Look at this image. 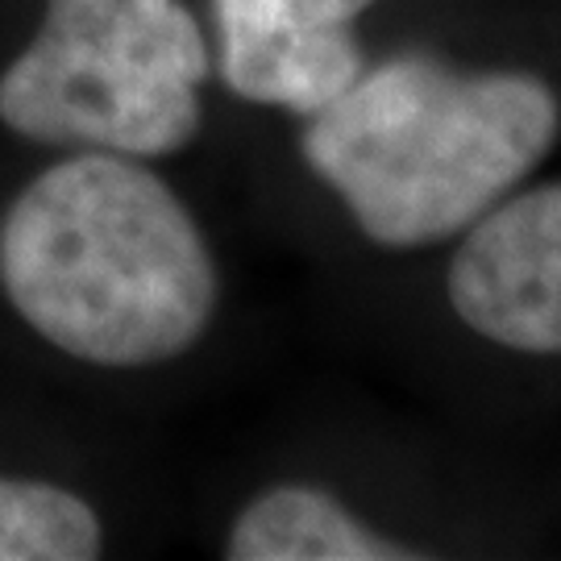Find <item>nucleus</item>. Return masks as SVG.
Returning a JSON list of instances; mask_svg holds the SVG:
<instances>
[{
    "label": "nucleus",
    "mask_w": 561,
    "mask_h": 561,
    "mask_svg": "<svg viewBox=\"0 0 561 561\" xmlns=\"http://www.w3.org/2000/svg\"><path fill=\"white\" fill-rule=\"evenodd\" d=\"M449 304L495 345L561 354V180L500 201L466 229Z\"/></svg>",
    "instance_id": "nucleus-4"
},
{
    "label": "nucleus",
    "mask_w": 561,
    "mask_h": 561,
    "mask_svg": "<svg viewBox=\"0 0 561 561\" xmlns=\"http://www.w3.org/2000/svg\"><path fill=\"white\" fill-rule=\"evenodd\" d=\"M204 76L208 46L180 0H46L0 76V121L50 146L175 154L201 129Z\"/></svg>",
    "instance_id": "nucleus-3"
},
{
    "label": "nucleus",
    "mask_w": 561,
    "mask_h": 561,
    "mask_svg": "<svg viewBox=\"0 0 561 561\" xmlns=\"http://www.w3.org/2000/svg\"><path fill=\"white\" fill-rule=\"evenodd\" d=\"M0 287L21 321L92 366H159L204 337L217 266L192 213L129 154L46 167L0 221Z\"/></svg>",
    "instance_id": "nucleus-1"
},
{
    "label": "nucleus",
    "mask_w": 561,
    "mask_h": 561,
    "mask_svg": "<svg viewBox=\"0 0 561 561\" xmlns=\"http://www.w3.org/2000/svg\"><path fill=\"white\" fill-rule=\"evenodd\" d=\"M375 0H217L225 83L250 104L312 117L362 76L354 18Z\"/></svg>",
    "instance_id": "nucleus-5"
},
{
    "label": "nucleus",
    "mask_w": 561,
    "mask_h": 561,
    "mask_svg": "<svg viewBox=\"0 0 561 561\" xmlns=\"http://www.w3.org/2000/svg\"><path fill=\"white\" fill-rule=\"evenodd\" d=\"M225 558L233 561H403L412 549L362 528L333 495L275 486L238 516Z\"/></svg>",
    "instance_id": "nucleus-6"
},
{
    "label": "nucleus",
    "mask_w": 561,
    "mask_h": 561,
    "mask_svg": "<svg viewBox=\"0 0 561 561\" xmlns=\"http://www.w3.org/2000/svg\"><path fill=\"white\" fill-rule=\"evenodd\" d=\"M561 108L520 71L400 55L308 117L304 159L387 250L454 238L549 154Z\"/></svg>",
    "instance_id": "nucleus-2"
},
{
    "label": "nucleus",
    "mask_w": 561,
    "mask_h": 561,
    "mask_svg": "<svg viewBox=\"0 0 561 561\" xmlns=\"http://www.w3.org/2000/svg\"><path fill=\"white\" fill-rule=\"evenodd\" d=\"M101 520L76 491L0 474V561H92Z\"/></svg>",
    "instance_id": "nucleus-7"
}]
</instances>
